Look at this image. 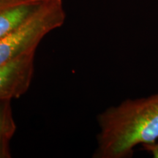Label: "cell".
<instances>
[{"label":"cell","mask_w":158,"mask_h":158,"mask_svg":"<svg viewBox=\"0 0 158 158\" xmlns=\"http://www.w3.org/2000/svg\"><path fill=\"white\" fill-rule=\"evenodd\" d=\"M94 158H130L138 145L158 140V93L127 99L97 116Z\"/></svg>","instance_id":"6da1fadb"},{"label":"cell","mask_w":158,"mask_h":158,"mask_svg":"<svg viewBox=\"0 0 158 158\" xmlns=\"http://www.w3.org/2000/svg\"><path fill=\"white\" fill-rule=\"evenodd\" d=\"M65 19L63 0L45 3L18 28L0 38V66L36 51L45 35L62 27Z\"/></svg>","instance_id":"7a4b0ae2"},{"label":"cell","mask_w":158,"mask_h":158,"mask_svg":"<svg viewBox=\"0 0 158 158\" xmlns=\"http://www.w3.org/2000/svg\"><path fill=\"white\" fill-rule=\"evenodd\" d=\"M35 51L0 66V100L21 98L30 87L35 73Z\"/></svg>","instance_id":"3957f363"},{"label":"cell","mask_w":158,"mask_h":158,"mask_svg":"<svg viewBox=\"0 0 158 158\" xmlns=\"http://www.w3.org/2000/svg\"><path fill=\"white\" fill-rule=\"evenodd\" d=\"M49 1L52 0H0V38L15 30Z\"/></svg>","instance_id":"277c9868"},{"label":"cell","mask_w":158,"mask_h":158,"mask_svg":"<svg viewBox=\"0 0 158 158\" xmlns=\"http://www.w3.org/2000/svg\"><path fill=\"white\" fill-rule=\"evenodd\" d=\"M10 100H0V158L11 157L10 143L16 131Z\"/></svg>","instance_id":"5b68a950"},{"label":"cell","mask_w":158,"mask_h":158,"mask_svg":"<svg viewBox=\"0 0 158 158\" xmlns=\"http://www.w3.org/2000/svg\"><path fill=\"white\" fill-rule=\"evenodd\" d=\"M142 147L145 151L152 155L154 158H158V140L154 143L144 144Z\"/></svg>","instance_id":"8992f818"}]
</instances>
